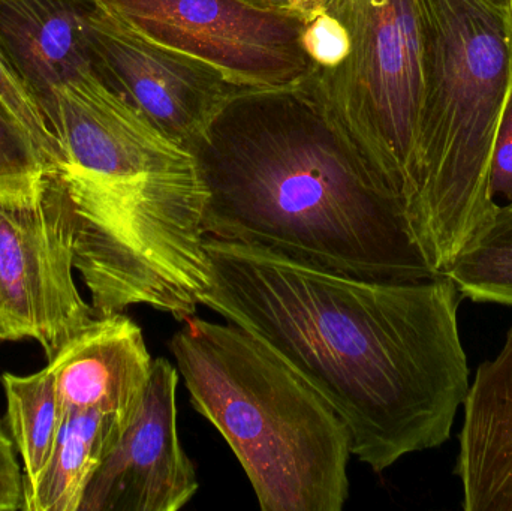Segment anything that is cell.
Masks as SVG:
<instances>
[{
  "instance_id": "1",
  "label": "cell",
  "mask_w": 512,
  "mask_h": 511,
  "mask_svg": "<svg viewBox=\"0 0 512 511\" xmlns=\"http://www.w3.org/2000/svg\"><path fill=\"white\" fill-rule=\"evenodd\" d=\"M200 305L242 327L348 426L373 473L451 437L469 392L462 294L448 276L372 281L207 237Z\"/></svg>"
},
{
  "instance_id": "2",
  "label": "cell",
  "mask_w": 512,
  "mask_h": 511,
  "mask_svg": "<svg viewBox=\"0 0 512 511\" xmlns=\"http://www.w3.org/2000/svg\"><path fill=\"white\" fill-rule=\"evenodd\" d=\"M59 173L74 201V267L96 317L147 305L185 321L209 287L200 156L87 69L51 93Z\"/></svg>"
},
{
  "instance_id": "3",
  "label": "cell",
  "mask_w": 512,
  "mask_h": 511,
  "mask_svg": "<svg viewBox=\"0 0 512 511\" xmlns=\"http://www.w3.org/2000/svg\"><path fill=\"white\" fill-rule=\"evenodd\" d=\"M198 156L207 237L372 281L441 276L400 201L355 167L301 92L234 102Z\"/></svg>"
},
{
  "instance_id": "4",
  "label": "cell",
  "mask_w": 512,
  "mask_h": 511,
  "mask_svg": "<svg viewBox=\"0 0 512 511\" xmlns=\"http://www.w3.org/2000/svg\"><path fill=\"white\" fill-rule=\"evenodd\" d=\"M171 354L195 410L224 437L262 511H340L351 434L331 405L233 323L183 321Z\"/></svg>"
},
{
  "instance_id": "5",
  "label": "cell",
  "mask_w": 512,
  "mask_h": 511,
  "mask_svg": "<svg viewBox=\"0 0 512 511\" xmlns=\"http://www.w3.org/2000/svg\"><path fill=\"white\" fill-rule=\"evenodd\" d=\"M424 99L409 230L444 275L495 218L490 168L512 92V11L420 0Z\"/></svg>"
},
{
  "instance_id": "6",
  "label": "cell",
  "mask_w": 512,
  "mask_h": 511,
  "mask_svg": "<svg viewBox=\"0 0 512 511\" xmlns=\"http://www.w3.org/2000/svg\"><path fill=\"white\" fill-rule=\"evenodd\" d=\"M328 11L345 27L346 51L333 65L313 66L301 93L355 167L406 216L426 71L420 0H334Z\"/></svg>"
},
{
  "instance_id": "7",
  "label": "cell",
  "mask_w": 512,
  "mask_h": 511,
  "mask_svg": "<svg viewBox=\"0 0 512 511\" xmlns=\"http://www.w3.org/2000/svg\"><path fill=\"white\" fill-rule=\"evenodd\" d=\"M143 35L251 95L303 92L313 71L306 23L248 0H107Z\"/></svg>"
},
{
  "instance_id": "8",
  "label": "cell",
  "mask_w": 512,
  "mask_h": 511,
  "mask_svg": "<svg viewBox=\"0 0 512 511\" xmlns=\"http://www.w3.org/2000/svg\"><path fill=\"white\" fill-rule=\"evenodd\" d=\"M74 243V201L59 171L35 200H0V341L35 339L50 362L95 321L72 276Z\"/></svg>"
},
{
  "instance_id": "9",
  "label": "cell",
  "mask_w": 512,
  "mask_h": 511,
  "mask_svg": "<svg viewBox=\"0 0 512 511\" xmlns=\"http://www.w3.org/2000/svg\"><path fill=\"white\" fill-rule=\"evenodd\" d=\"M90 47L101 77L168 134L203 149L225 111L251 93L209 66L147 38L107 0L89 17Z\"/></svg>"
},
{
  "instance_id": "10",
  "label": "cell",
  "mask_w": 512,
  "mask_h": 511,
  "mask_svg": "<svg viewBox=\"0 0 512 511\" xmlns=\"http://www.w3.org/2000/svg\"><path fill=\"white\" fill-rule=\"evenodd\" d=\"M179 371L153 360L137 416L87 485L80 511H177L200 488L177 434Z\"/></svg>"
},
{
  "instance_id": "11",
  "label": "cell",
  "mask_w": 512,
  "mask_h": 511,
  "mask_svg": "<svg viewBox=\"0 0 512 511\" xmlns=\"http://www.w3.org/2000/svg\"><path fill=\"white\" fill-rule=\"evenodd\" d=\"M152 366L140 327L123 312L96 317L48 363L63 413L98 411L126 426L137 416Z\"/></svg>"
},
{
  "instance_id": "12",
  "label": "cell",
  "mask_w": 512,
  "mask_h": 511,
  "mask_svg": "<svg viewBox=\"0 0 512 511\" xmlns=\"http://www.w3.org/2000/svg\"><path fill=\"white\" fill-rule=\"evenodd\" d=\"M456 476L465 511H512V326L463 402Z\"/></svg>"
},
{
  "instance_id": "13",
  "label": "cell",
  "mask_w": 512,
  "mask_h": 511,
  "mask_svg": "<svg viewBox=\"0 0 512 511\" xmlns=\"http://www.w3.org/2000/svg\"><path fill=\"white\" fill-rule=\"evenodd\" d=\"M95 2L0 0V47L39 107L57 87L95 66L89 36Z\"/></svg>"
},
{
  "instance_id": "14",
  "label": "cell",
  "mask_w": 512,
  "mask_h": 511,
  "mask_svg": "<svg viewBox=\"0 0 512 511\" xmlns=\"http://www.w3.org/2000/svg\"><path fill=\"white\" fill-rule=\"evenodd\" d=\"M126 429L122 420L98 411H65L47 464L24 486V510L80 511L93 474Z\"/></svg>"
},
{
  "instance_id": "15",
  "label": "cell",
  "mask_w": 512,
  "mask_h": 511,
  "mask_svg": "<svg viewBox=\"0 0 512 511\" xmlns=\"http://www.w3.org/2000/svg\"><path fill=\"white\" fill-rule=\"evenodd\" d=\"M9 434L23 459L24 486L47 464L62 422V404L51 369L18 377L2 375Z\"/></svg>"
},
{
  "instance_id": "16",
  "label": "cell",
  "mask_w": 512,
  "mask_h": 511,
  "mask_svg": "<svg viewBox=\"0 0 512 511\" xmlns=\"http://www.w3.org/2000/svg\"><path fill=\"white\" fill-rule=\"evenodd\" d=\"M444 275L472 302L512 308V203L498 207L492 222L465 246Z\"/></svg>"
},
{
  "instance_id": "17",
  "label": "cell",
  "mask_w": 512,
  "mask_h": 511,
  "mask_svg": "<svg viewBox=\"0 0 512 511\" xmlns=\"http://www.w3.org/2000/svg\"><path fill=\"white\" fill-rule=\"evenodd\" d=\"M50 173L29 132L0 101V200H35Z\"/></svg>"
},
{
  "instance_id": "18",
  "label": "cell",
  "mask_w": 512,
  "mask_h": 511,
  "mask_svg": "<svg viewBox=\"0 0 512 511\" xmlns=\"http://www.w3.org/2000/svg\"><path fill=\"white\" fill-rule=\"evenodd\" d=\"M0 101L11 111L12 116L23 125L41 150L50 170L57 171L62 164V150L59 140L39 107L26 81L0 47Z\"/></svg>"
},
{
  "instance_id": "19",
  "label": "cell",
  "mask_w": 512,
  "mask_h": 511,
  "mask_svg": "<svg viewBox=\"0 0 512 511\" xmlns=\"http://www.w3.org/2000/svg\"><path fill=\"white\" fill-rule=\"evenodd\" d=\"M348 35L336 15H319L306 24L304 47L312 59L313 66H328L336 63L345 54Z\"/></svg>"
},
{
  "instance_id": "20",
  "label": "cell",
  "mask_w": 512,
  "mask_h": 511,
  "mask_svg": "<svg viewBox=\"0 0 512 511\" xmlns=\"http://www.w3.org/2000/svg\"><path fill=\"white\" fill-rule=\"evenodd\" d=\"M24 510V473L15 458V444L0 420V511Z\"/></svg>"
},
{
  "instance_id": "21",
  "label": "cell",
  "mask_w": 512,
  "mask_h": 511,
  "mask_svg": "<svg viewBox=\"0 0 512 511\" xmlns=\"http://www.w3.org/2000/svg\"><path fill=\"white\" fill-rule=\"evenodd\" d=\"M490 186L493 195H504L512 203V92L502 114L492 168H490Z\"/></svg>"
},
{
  "instance_id": "22",
  "label": "cell",
  "mask_w": 512,
  "mask_h": 511,
  "mask_svg": "<svg viewBox=\"0 0 512 511\" xmlns=\"http://www.w3.org/2000/svg\"><path fill=\"white\" fill-rule=\"evenodd\" d=\"M262 8L274 9L310 23L319 15L327 14L334 0H248Z\"/></svg>"
},
{
  "instance_id": "23",
  "label": "cell",
  "mask_w": 512,
  "mask_h": 511,
  "mask_svg": "<svg viewBox=\"0 0 512 511\" xmlns=\"http://www.w3.org/2000/svg\"><path fill=\"white\" fill-rule=\"evenodd\" d=\"M487 2L502 11H512V0H487Z\"/></svg>"
}]
</instances>
